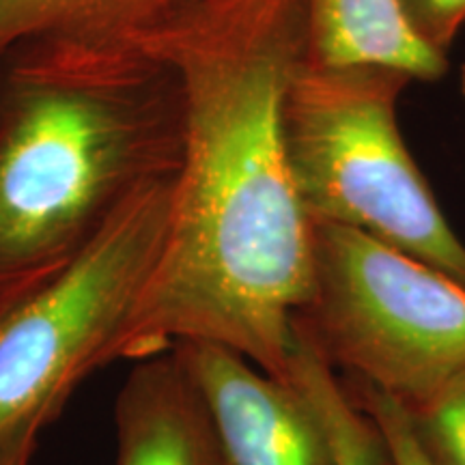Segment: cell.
I'll return each instance as SVG.
<instances>
[{"mask_svg":"<svg viewBox=\"0 0 465 465\" xmlns=\"http://www.w3.org/2000/svg\"><path fill=\"white\" fill-rule=\"evenodd\" d=\"M130 39L182 83L183 160L113 362L212 342L287 380L315 281L312 220L282 138L284 91L306 56L304 0H201Z\"/></svg>","mask_w":465,"mask_h":465,"instance_id":"obj_1","label":"cell"},{"mask_svg":"<svg viewBox=\"0 0 465 465\" xmlns=\"http://www.w3.org/2000/svg\"><path fill=\"white\" fill-rule=\"evenodd\" d=\"M183 93L130 37L45 33L0 54V300L61 274L183 160Z\"/></svg>","mask_w":465,"mask_h":465,"instance_id":"obj_2","label":"cell"},{"mask_svg":"<svg viewBox=\"0 0 465 465\" xmlns=\"http://www.w3.org/2000/svg\"><path fill=\"white\" fill-rule=\"evenodd\" d=\"M411 83L394 67L304 56L282 100L289 168L312 223L362 231L465 284V243L399 127Z\"/></svg>","mask_w":465,"mask_h":465,"instance_id":"obj_3","label":"cell"},{"mask_svg":"<svg viewBox=\"0 0 465 465\" xmlns=\"http://www.w3.org/2000/svg\"><path fill=\"white\" fill-rule=\"evenodd\" d=\"M312 240L295 330L336 375L411 410L463 373V282L342 224L312 223Z\"/></svg>","mask_w":465,"mask_h":465,"instance_id":"obj_4","label":"cell"},{"mask_svg":"<svg viewBox=\"0 0 465 465\" xmlns=\"http://www.w3.org/2000/svg\"><path fill=\"white\" fill-rule=\"evenodd\" d=\"M177 174L132 196L61 274L0 312V441L54 420L113 353L164 243Z\"/></svg>","mask_w":465,"mask_h":465,"instance_id":"obj_5","label":"cell"},{"mask_svg":"<svg viewBox=\"0 0 465 465\" xmlns=\"http://www.w3.org/2000/svg\"><path fill=\"white\" fill-rule=\"evenodd\" d=\"M171 351L199 399L218 465H339L322 410L298 377L278 380L212 342Z\"/></svg>","mask_w":465,"mask_h":465,"instance_id":"obj_6","label":"cell"},{"mask_svg":"<svg viewBox=\"0 0 465 465\" xmlns=\"http://www.w3.org/2000/svg\"><path fill=\"white\" fill-rule=\"evenodd\" d=\"M114 465H218L212 435L173 351L136 360L114 401Z\"/></svg>","mask_w":465,"mask_h":465,"instance_id":"obj_7","label":"cell"},{"mask_svg":"<svg viewBox=\"0 0 465 465\" xmlns=\"http://www.w3.org/2000/svg\"><path fill=\"white\" fill-rule=\"evenodd\" d=\"M306 58L322 65H386L433 83L449 56L410 26L401 0H304Z\"/></svg>","mask_w":465,"mask_h":465,"instance_id":"obj_8","label":"cell"},{"mask_svg":"<svg viewBox=\"0 0 465 465\" xmlns=\"http://www.w3.org/2000/svg\"><path fill=\"white\" fill-rule=\"evenodd\" d=\"M201 0H0V54L45 33L136 37Z\"/></svg>","mask_w":465,"mask_h":465,"instance_id":"obj_9","label":"cell"},{"mask_svg":"<svg viewBox=\"0 0 465 465\" xmlns=\"http://www.w3.org/2000/svg\"><path fill=\"white\" fill-rule=\"evenodd\" d=\"M407 416L435 463L465 465V371Z\"/></svg>","mask_w":465,"mask_h":465,"instance_id":"obj_10","label":"cell"},{"mask_svg":"<svg viewBox=\"0 0 465 465\" xmlns=\"http://www.w3.org/2000/svg\"><path fill=\"white\" fill-rule=\"evenodd\" d=\"M345 388L358 410L373 424L381 446V465H438L422 449L420 440L411 429L407 410L397 399L358 381H347Z\"/></svg>","mask_w":465,"mask_h":465,"instance_id":"obj_11","label":"cell"},{"mask_svg":"<svg viewBox=\"0 0 465 465\" xmlns=\"http://www.w3.org/2000/svg\"><path fill=\"white\" fill-rule=\"evenodd\" d=\"M330 438H332L339 465H381L380 440L371 422L353 405L336 401L325 410Z\"/></svg>","mask_w":465,"mask_h":465,"instance_id":"obj_12","label":"cell"},{"mask_svg":"<svg viewBox=\"0 0 465 465\" xmlns=\"http://www.w3.org/2000/svg\"><path fill=\"white\" fill-rule=\"evenodd\" d=\"M401 7L418 37L449 56L465 26V0H401Z\"/></svg>","mask_w":465,"mask_h":465,"instance_id":"obj_13","label":"cell"},{"mask_svg":"<svg viewBox=\"0 0 465 465\" xmlns=\"http://www.w3.org/2000/svg\"><path fill=\"white\" fill-rule=\"evenodd\" d=\"M39 433V429H25L0 441V465H31Z\"/></svg>","mask_w":465,"mask_h":465,"instance_id":"obj_14","label":"cell"},{"mask_svg":"<svg viewBox=\"0 0 465 465\" xmlns=\"http://www.w3.org/2000/svg\"><path fill=\"white\" fill-rule=\"evenodd\" d=\"M461 91H463V95H465V63H463V67H461Z\"/></svg>","mask_w":465,"mask_h":465,"instance_id":"obj_15","label":"cell"},{"mask_svg":"<svg viewBox=\"0 0 465 465\" xmlns=\"http://www.w3.org/2000/svg\"><path fill=\"white\" fill-rule=\"evenodd\" d=\"M11 304H5V302L3 300H0V312H3L5 311V308H9Z\"/></svg>","mask_w":465,"mask_h":465,"instance_id":"obj_16","label":"cell"}]
</instances>
